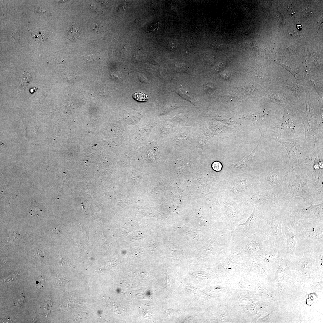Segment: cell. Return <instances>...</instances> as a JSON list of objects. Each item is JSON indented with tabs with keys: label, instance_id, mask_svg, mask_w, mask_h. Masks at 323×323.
Returning a JSON list of instances; mask_svg holds the SVG:
<instances>
[{
	"label": "cell",
	"instance_id": "cell-1",
	"mask_svg": "<svg viewBox=\"0 0 323 323\" xmlns=\"http://www.w3.org/2000/svg\"><path fill=\"white\" fill-rule=\"evenodd\" d=\"M296 250H304L310 245L323 244V220L303 219L295 225Z\"/></svg>",
	"mask_w": 323,
	"mask_h": 323
},
{
	"label": "cell",
	"instance_id": "cell-2",
	"mask_svg": "<svg viewBox=\"0 0 323 323\" xmlns=\"http://www.w3.org/2000/svg\"><path fill=\"white\" fill-rule=\"evenodd\" d=\"M296 196L304 199L305 207L313 203V198L310 193L307 181L306 167H296L293 168L290 178L287 190L282 198V200L288 205L290 201Z\"/></svg>",
	"mask_w": 323,
	"mask_h": 323
},
{
	"label": "cell",
	"instance_id": "cell-3",
	"mask_svg": "<svg viewBox=\"0 0 323 323\" xmlns=\"http://www.w3.org/2000/svg\"><path fill=\"white\" fill-rule=\"evenodd\" d=\"M228 243L229 246L227 248L228 250L243 259L269 246L267 236L260 232L246 237H230Z\"/></svg>",
	"mask_w": 323,
	"mask_h": 323
},
{
	"label": "cell",
	"instance_id": "cell-4",
	"mask_svg": "<svg viewBox=\"0 0 323 323\" xmlns=\"http://www.w3.org/2000/svg\"><path fill=\"white\" fill-rule=\"evenodd\" d=\"M283 216L277 217L265 210L263 224L259 232L265 234L268 239L269 246L277 251L286 254L287 246L282 229Z\"/></svg>",
	"mask_w": 323,
	"mask_h": 323
},
{
	"label": "cell",
	"instance_id": "cell-5",
	"mask_svg": "<svg viewBox=\"0 0 323 323\" xmlns=\"http://www.w3.org/2000/svg\"><path fill=\"white\" fill-rule=\"evenodd\" d=\"M265 212V210L262 207L255 205L246 222L237 225L233 237H246L259 232L263 226Z\"/></svg>",
	"mask_w": 323,
	"mask_h": 323
},
{
	"label": "cell",
	"instance_id": "cell-6",
	"mask_svg": "<svg viewBox=\"0 0 323 323\" xmlns=\"http://www.w3.org/2000/svg\"><path fill=\"white\" fill-rule=\"evenodd\" d=\"M282 229L283 237L287 246L286 254L292 257L296 251L297 238L295 225L296 223L287 213L283 216Z\"/></svg>",
	"mask_w": 323,
	"mask_h": 323
},
{
	"label": "cell",
	"instance_id": "cell-7",
	"mask_svg": "<svg viewBox=\"0 0 323 323\" xmlns=\"http://www.w3.org/2000/svg\"><path fill=\"white\" fill-rule=\"evenodd\" d=\"M287 213L295 223L303 219L323 220V202L313 204L300 209H290Z\"/></svg>",
	"mask_w": 323,
	"mask_h": 323
},
{
	"label": "cell",
	"instance_id": "cell-8",
	"mask_svg": "<svg viewBox=\"0 0 323 323\" xmlns=\"http://www.w3.org/2000/svg\"><path fill=\"white\" fill-rule=\"evenodd\" d=\"M225 214L228 216L230 223L229 229L231 230L230 237H233L234 232L237 225L241 220L246 218L248 214L246 209L234 203L224 205Z\"/></svg>",
	"mask_w": 323,
	"mask_h": 323
},
{
	"label": "cell",
	"instance_id": "cell-9",
	"mask_svg": "<svg viewBox=\"0 0 323 323\" xmlns=\"http://www.w3.org/2000/svg\"><path fill=\"white\" fill-rule=\"evenodd\" d=\"M274 139L280 142L287 150L290 159V168H294L307 161V157L298 148L294 140L285 139L276 137Z\"/></svg>",
	"mask_w": 323,
	"mask_h": 323
},
{
	"label": "cell",
	"instance_id": "cell-10",
	"mask_svg": "<svg viewBox=\"0 0 323 323\" xmlns=\"http://www.w3.org/2000/svg\"><path fill=\"white\" fill-rule=\"evenodd\" d=\"M290 171L273 167L268 172L266 179L272 188L273 193L276 196L281 195L283 191V185Z\"/></svg>",
	"mask_w": 323,
	"mask_h": 323
},
{
	"label": "cell",
	"instance_id": "cell-11",
	"mask_svg": "<svg viewBox=\"0 0 323 323\" xmlns=\"http://www.w3.org/2000/svg\"><path fill=\"white\" fill-rule=\"evenodd\" d=\"M285 254L267 247L254 252L252 255L264 264L270 265L279 261Z\"/></svg>",
	"mask_w": 323,
	"mask_h": 323
},
{
	"label": "cell",
	"instance_id": "cell-12",
	"mask_svg": "<svg viewBox=\"0 0 323 323\" xmlns=\"http://www.w3.org/2000/svg\"><path fill=\"white\" fill-rule=\"evenodd\" d=\"M218 236L217 234H214L205 244L201 250L202 254L207 256L216 255L228 247V243L221 244L218 242L217 240Z\"/></svg>",
	"mask_w": 323,
	"mask_h": 323
},
{
	"label": "cell",
	"instance_id": "cell-13",
	"mask_svg": "<svg viewBox=\"0 0 323 323\" xmlns=\"http://www.w3.org/2000/svg\"><path fill=\"white\" fill-rule=\"evenodd\" d=\"M275 195L272 192L266 190L264 188L254 192L252 196L250 202V205H257L262 201L272 199L274 197Z\"/></svg>",
	"mask_w": 323,
	"mask_h": 323
},
{
	"label": "cell",
	"instance_id": "cell-14",
	"mask_svg": "<svg viewBox=\"0 0 323 323\" xmlns=\"http://www.w3.org/2000/svg\"><path fill=\"white\" fill-rule=\"evenodd\" d=\"M320 169H314L315 171L312 174L311 182L315 189L323 196V170L322 169L320 171Z\"/></svg>",
	"mask_w": 323,
	"mask_h": 323
},
{
	"label": "cell",
	"instance_id": "cell-15",
	"mask_svg": "<svg viewBox=\"0 0 323 323\" xmlns=\"http://www.w3.org/2000/svg\"><path fill=\"white\" fill-rule=\"evenodd\" d=\"M261 138V136L257 146L250 154L246 156L242 160L232 164V165L234 167L240 169L246 168L252 165L254 163L253 157L255 153L260 144Z\"/></svg>",
	"mask_w": 323,
	"mask_h": 323
},
{
	"label": "cell",
	"instance_id": "cell-16",
	"mask_svg": "<svg viewBox=\"0 0 323 323\" xmlns=\"http://www.w3.org/2000/svg\"><path fill=\"white\" fill-rule=\"evenodd\" d=\"M284 86L290 89L296 97L300 98L301 94L307 91L303 86L299 85L289 80H284L281 82Z\"/></svg>",
	"mask_w": 323,
	"mask_h": 323
},
{
	"label": "cell",
	"instance_id": "cell-17",
	"mask_svg": "<svg viewBox=\"0 0 323 323\" xmlns=\"http://www.w3.org/2000/svg\"><path fill=\"white\" fill-rule=\"evenodd\" d=\"M269 101L274 103L280 106H283L286 103L284 93L280 91L272 92L269 96Z\"/></svg>",
	"mask_w": 323,
	"mask_h": 323
},
{
	"label": "cell",
	"instance_id": "cell-18",
	"mask_svg": "<svg viewBox=\"0 0 323 323\" xmlns=\"http://www.w3.org/2000/svg\"><path fill=\"white\" fill-rule=\"evenodd\" d=\"M281 127L282 129L285 132L291 131L295 127V125L291 118L288 115L284 116L281 122Z\"/></svg>",
	"mask_w": 323,
	"mask_h": 323
},
{
	"label": "cell",
	"instance_id": "cell-19",
	"mask_svg": "<svg viewBox=\"0 0 323 323\" xmlns=\"http://www.w3.org/2000/svg\"><path fill=\"white\" fill-rule=\"evenodd\" d=\"M80 34V31L79 28L74 25L69 28L67 33L68 37L71 42L77 40L79 39Z\"/></svg>",
	"mask_w": 323,
	"mask_h": 323
},
{
	"label": "cell",
	"instance_id": "cell-20",
	"mask_svg": "<svg viewBox=\"0 0 323 323\" xmlns=\"http://www.w3.org/2000/svg\"><path fill=\"white\" fill-rule=\"evenodd\" d=\"M174 92L183 99L190 102L194 105H195L196 104V98L187 91L182 89H180L179 90L174 91Z\"/></svg>",
	"mask_w": 323,
	"mask_h": 323
},
{
	"label": "cell",
	"instance_id": "cell-21",
	"mask_svg": "<svg viewBox=\"0 0 323 323\" xmlns=\"http://www.w3.org/2000/svg\"><path fill=\"white\" fill-rule=\"evenodd\" d=\"M31 35L33 39L38 42H42L47 39L45 31L40 29L32 31Z\"/></svg>",
	"mask_w": 323,
	"mask_h": 323
},
{
	"label": "cell",
	"instance_id": "cell-22",
	"mask_svg": "<svg viewBox=\"0 0 323 323\" xmlns=\"http://www.w3.org/2000/svg\"><path fill=\"white\" fill-rule=\"evenodd\" d=\"M31 78L30 74L26 71H24L22 74L21 82L22 86L23 88H25L27 86L30 81Z\"/></svg>",
	"mask_w": 323,
	"mask_h": 323
},
{
	"label": "cell",
	"instance_id": "cell-23",
	"mask_svg": "<svg viewBox=\"0 0 323 323\" xmlns=\"http://www.w3.org/2000/svg\"><path fill=\"white\" fill-rule=\"evenodd\" d=\"M133 98L136 101L139 102H145L148 100L146 95L142 92H137L133 95Z\"/></svg>",
	"mask_w": 323,
	"mask_h": 323
},
{
	"label": "cell",
	"instance_id": "cell-24",
	"mask_svg": "<svg viewBox=\"0 0 323 323\" xmlns=\"http://www.w3.org/2000/svg\"><path fill=\"white\" fill-rule=\"evenodd\" d=\"M25 298L24 295L22 293L20 294L16 298L14 303V305L17 307L20 306L23 304Z\"/></svg>",
	"mask_w": 323,
	"mask_h": 323
},
{
	"label": "cell",
	"instance_id": "cell-25",
	"mask_svg": "<svg viewBox=\"0 0 323 323\" xmlns=\"http://www.w3.org/2000/svg\"><path fill=\"white\" fill-rule=\"evenodd\" d=\"M237 97L236 93L230 91L226 94L224 96L225 99L227 100L232 101Z\"/></svg>",
	"mask_w": 323,
	"mask_h": 323
},
{
	"label": "cell",
	"instance_id": "cell-26",
	"mask_svg": "<svg viewBox=\"0 0 323 323\" xmlns=\"http://www.w3.org/2000/svg\"><path fill=\"white\" fill-rule=\"evenodd\" d=\"M45 281L42 277L40 278L36 282V288L37 289H41L44 286Z\"/></svg>",
	"mask_w": 323,
	"mask_h": 323
},
{
	"label": "cell",
	"instance_id": "cell-27",
	"mask_svg": "<svg viewBox=\"0 0 323 323\" xmlns=\"http://www.w3.org/2000/svg\"><path fill=\"white\" fill-rule=\"evenodd\" d=\"M213 170L216 171H220L222 168L221 163L219 162L216 161L213 162L212 165Z\"/></svg>",
	"mask_w": 323,
	"mask_h": 323
},
{
	"label": "cell",
	"instance_id": "cell-28",
	"mask_svg": "<svg viewBox=\"0 0 323 323\" xmlns=\"http://www.w3.org/2000/svg\"><path fill=\"white\" fill-rule=\"evenodd\" d=\"M206 86V91L209 93H211L213 92L215 89L213 84L211 82H207Z\"/></svg>",
	"mask_w": 323,
	"mask_h": 323
},
{
	"label": "cell",
	"instance_id": "cell-29",
	"mask_svg": "<svg viewBox=\"0 0 323 323\" xmlns=\"http://www.w3.org/2000/svg\"><path fill=\"white\" fill-rule=\"evenodd\" d=\"M158 28L159 23L158 22L153 24L149 27V31L150 32H155L158 30Z\"/></svg>",
	"mask_w": 323,
	"mask_h": 323
},
{
	"label": "cell",
	"instance_id": "cell-30",
	"mask_svg": "<svg viewBox=\"0 0 323 323\" xmlns=\"http://www.w3.org/2000/svg\"><path fill=\"white\" fill-rule=\"evenodd\" d=\"M65 280L62 277H58L56 279L55 282L56 284L63 285L65 284Z\"/></svg>",
	"mask_w": 323,
	"mask_h": 323
},
{
	"label": "cell",
	"instance_id": "cell-31",
	"mask_svg": "<svg viewBox=\"0 0 323 323\" xmlns=\"http://www.w3.org/2000/svg\"><path fill=\"white\" fill-rule=\"evenodd\" d=\"M176 68L178 69L177 71L179 72H185L186 71L184 70L185 65L183 64L178 63L175 65Z\"/></svg>",
	"mask_w": 323,
	"mask_h": 323
},
{
	"label": "cell",
	"instance_id": "cell-32",
	"mask_svg": "<svg viewBox=\"0 0 323 323\" xmlns=\"http://www.w3.org/2000/svg\"><path fill=\"white\" fill-rule=\"evenodd\" d=\"M52 305V303L51 302L50 303L48 302L46 305L43 306L44 310L45 312H47V314H49L51 307Z\"/></svg>",
	"mask_w": 323,
	"mask_h": 323
},
{
	"label": "cell",
	"instance_id": "cell-33",
	"mask_svg": "<svg viewBox=\"0 0 323 323\" xmlns=\"http://www.w3.org/2000/svg\"><path fill=\"white\" fill-rule=\"evenodd\" d=\"M168 47L170 49H174L177 48V45L176 43L171 42L169 43Z\"/></svg>",
	"mask_w": 323,
	"mask_h": 323
},
{
	"label": "cell",
	"instance_id": "cell-34",
	"mask_svg": "<svg viewBox=\"0 0 323 323\" xmlns=\"http://www.w3.org/2000/svg\"><path fill=\"white\" fill-rule=\"evenodd\" d=\"M102 29V26L100 25H95L94 26V29L95 30L96 32H98L100 31V30H101Z\"/></svg>",
	"mask_w": 323,
	"mask_h": 323
},
{
	"label": "cell",
	"instance_id": "cell-35",
	"mask_svg": "<svg viewBox=\"0 0 323 323\" xmlns=\"http://www.w3.org/2000/svg\"><path fill=\"white\" fill-rule=\"evenodd\" d=\"M37 89V88L33 87V88H32L31 89H30V92L31 93H33L34 92H35V91H36Z\"/></svg>",
	"mask_w": 323,
	"mask_h": 323
},
{
	"label": "cell",
	"instance_id": "cell-36",
	"mask_svg": "<svg viewBox=\"0 0 323 323\" xmlns=\"http://www.w3.org/2000/svg\"><path fill=\"white\" fill-rule=\"evenodd\" d=\"M297 27L298 29V30H301L302 28V26L300 24H298L297 25Z\"/></svg>",
	"mask_w": 323,
	"mask_h": 323
},
{
	"label": "cell",
	"instance_id": "cell-37",
	"mask_svg": "<svg viewBox=\"0 0 323 323\" xmlns=\"http://www.w3.org/2000/svg\"><path fill=\"white\" fill-rule=\"evenodd\" d=\"M241 185V186H242V185H240L239 184V185ZM244 185H243H243L244 186Z\"/></svg>",
	"mask_w": 323,
	"mask_h": 323
}]
</instances>
